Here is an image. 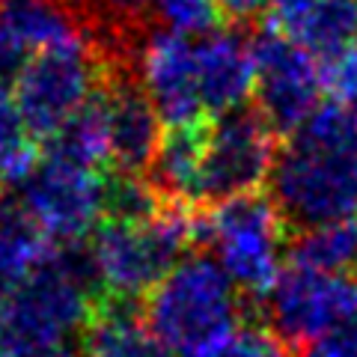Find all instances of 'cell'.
Returning <instances> with one entry per match:
<instances>
[{
  "label": "cell",
  "mask_w": 357,
  "mask_h": 357,
  "mask_svg": "<svg viewBox=\"0 0 357 357\" xmlns=\"http://www.w3.org/2000/svg\"><path fill=\"white\" fill-rule=\"evenodd\" d=\"M319 63L349 51L357 39V0H325L286 33Z\"/></svg>",
  "instance_id": "ac0fdd59"
},
{
  "label": "cell",
  "mask_w": 357,
  "mask_h": 357,
  "mask_svg": "<svg viewBox=\"0 0 357 357\" xmlns=\"http://www.w3.org/2000/svg\"><path fill=\"white\" fill-rule=\"evenodd\" d=\"M295 241L289 248V259L298 268L319 274L351 277L357 268V220H337L316 229L295 232Z\"/></svg>",
  "instance_id": "e0dca14e"
},
{
  "label": "cell",
  "mask_w": 357,
  "mask_h": 357,
  "mask_svg": "<svg viewBox=\"0 0 357 357\" xmlns=\"http://www.w3.org/2000/svg\"><path fill=\"white\" fill-rule=\"evenodd\" d=\"M143 325L178 357H218L241 328L236 283L208 256H185L143 301Z\"/></svg>",
  "instance_id": "7a4b0ae2"
},
{
  "label": "cell",
  "mask_w": 357,
  "mask_h": 357,
  "mask_svg": "<svg viewBox=\"0 0 357 357\" xmlns=\"http://www.w3.org/2000/svg\"><path fill=\"white\" fill-rule=\"evenodd\" d=\"M51 250L54 241L42 236L27 211L0 197V298L24 283Z\"/></svg>",
  "instance_id": "2e32d148"
},
{
  "label": "cell",
  "mask_w": 357,
  "mask_h": 357,
  "mask_svg": "<svg viewBox=\"0 0 357 357\" xmlns=\"http://www.w3.org/2000/svg\"><path fill=\"white\" fill-rule=\"evenodd\" d=\"M268 3H271L274 24L283 33H289L295 24H301V21H304L319 3H325V0H268Z\"/></svg>",
  "instance_id": "484cf974"
},
{
  "label": "cell",
  "mask_w": 357,
  "mask_h": 357,
  "mask_svg": "<svg viewBox=\"0 0 357 357\" xmlns=\"http://www.w3.org/2000/svg\"><path fill=\"white\" fill-rule=\"evenodd\" d=\"M21 208L54 244H77L105 220V173L45 158L21 185Z\"/></svg>",
  "instance_id": "9c48e42d"
},
{
  "label": "cell",
  "mask_w": 357,
  "mask_h": 357,
  "mask_svg": "<svg viewBox=\"0 0 357 357\" xmlns=\"http://www.w3.org/2000/svg\"><path fill=\"white\" fill-rule=\"evenodd\" d=\"M223 9V18L229 21H250L259 15V9L268 3V0H218Z\"/></svg>",
  "instance_id": "4316f807"
},
{
  "label": "cell",
  "mask_w": 357,
  "mask_h": 357,
  "mask_svg": "<svg viewBox=\"0 0 357 357\" xmlns=\"http://www.w3.org/2000/svg\"><path fill=\"white\" fill-rule=\"evenodd\" d=\"M268 328L286 345H310L325 333L357 321V277L286 268L271 289Z\"/></svg>",
  "instance_id": "30bf717a"
},
{
  "label": "cell",
  "mask_w": 357,
  "mask_h": 357,
  "mask_svg": "<svg viewBox=\"0 0 357 357\" xmlns=\"http://www.w3.org/2000/svg\"><path fill=\"white\" fill-rule=\"evenodd\" d=\"M98 96H102L107 116V143H110V167H114V173L122 176L146 173L155 155H158L164 134L158 128L161 119L155 114L149 96L143 93L140 81H134L128 72V60L107 57Z\"/></svg>",
  "instance_id": "8fae6325"
},
{
  "label": "cell",
  "mask_w": 357,
  "mask_h": 357,
  "mask_svg": "<svg viewBox=\"0 0 357 357\" xmlns=\"http://www.w3.org/2000/svg\"><path fill=\"white\" fill-rule=\"evenodd\" d=\"M152 13L164 21V30L182 36H208L223 21L218 0H152Z\"/></svg>",
  "instance_id": "7402d4cb"
},
{
  "label": "cell",
  "mask_w": 357,
  "mask_h": 357,
  "mask_svg": "<svg viewBox=\"0 0 357 357\" xmlns=\"http://www.w3.org/2000/svg\"><path fill=\"white\" fill-rule=\"evenodd\" d=\"M81 15L89 21L105 24L110 33V42L105 45V54L114 57H128L126 42L134 33V27L152 13V0H81Z\"/></svg>",
  "instance_id": "44dd1931"
},
{
  "label": "cell",
  "mask_w": 357,
  "mask_h": 357,
  "mask_svg": "<svg viewBox=\"0 0 357 357\" xmlns=\"http://www.w3.org/2000/svg\"><path fill=\"white\" fill-rule=\"evenodd\" d=\"M256 63V110L274 134H295L321 107V69L310 51L265 24L250 39Z\"/></svg>",
  "instance_id": "ba28073f"
},
{
  "label": "cell",
  "mask_w": 357,
  "mask_h": 357,
  "mask_svg": "<svg viewBox=\"0 0 357 357\" xmlns=\"http://www.w3.org/2000/svg\"><path fill=\"white\" fill-rule=\"evenodd\" d=\"M93 262L75 244H54L36 271L0 298V345L13 351L60 349L96 310Z\"/></svg>",
  "instance_id": "3957f363"
},
{
  "label": "cell",
  "mask_w": 357,
  "mask_h": 357,
  "mask_svg": "<svg viewBox=\"0 0 357 357\" xmlns=\"http://www.w3.org/2000/svg\"><path fill=\"white\" fill-rule=\"evenodd\" d=\"M0 6H3V0H0Z\"/></svg>",
  "instance_id": "f546056e"
},
{
  "label": "cell",
  "mask_w": 357,
  "mask_h": 357,
  "mask_svg": "<svg viewBox=\"0 0 357 357\" xmlns=\"http://www.w3.org/2000/svg\"><path fill=\"white\" fill-rule=\"evenodd\" d=\"M84 331V357H178L146 331L131 301L98 295Z\"/></svg>",
  "instance_id": "9a60e30c"
},
{
  "label": "cell",
  "mask_w": 357,
  "mask_h": 357,
  "mask_svg": "<svg viewBox=\"0 0 357 357\" xmlns=\"http://www.w3.org/2000/svg\"><path fill=\"white\" fill-rule=\"evenodd\" d=\"M319 69L321 86L333 96V102L357 105V45H351L349 51H342L331 60H321Z\"/></svg>",
  "instance_id": "cb8c5ba5"
},
{
  "label": "cell",
  "mask_w": 357,
  "mask_h": 357,
  "mask_svg": "<svg viewBox=\"0 0 357 357\" xmlns=\"http://www.w3.org/2000/svg\"><path fill=\"white\" fill-rule=\"evenodd\" d=\"M271 199L298 232L357 215V119L325 102L295 131L271 170Z\"/></svg>",
  "instance_id": "6da1fadb"
},
{
  "label": "cell",
  "mask_w": 357,
  "mask_h": 357,
  "mask_svg": "<svg viewBox=\"0 0 357 357\" xmlns=\"http://www.w3.org/2000/svg\"><path fill=\"white\" fill-rule=\"evenodd\" d=\"M45 155L51 158H63L81 167H93L98 170L102 161H110V143H107V116H105V105L102 96H93L81 114H77L63 131H57L48 140Z\"/></svg>",
  "instance_id": "d6986e66"
},
{
  "label": "cell",
  "mask_w": 357,
  "mask_h": 357,
  "mask_svg": "<svg viewBox=\"0 0 357 357\" xmlns=\"http://www.w3.org/2000/svg\"><path fill=\"white\" fill-rule=\"evenodd\" d=\"M9 357H75V354L66 351L60 345V349H33V351H13L9 349Z\"/></svg>",
  "instance_id": "83f0119b"
},
{
  "label": "cell",
  "mask_w": 357,
  "mask_h": 357,
  "mask_svg": "<svg viewBox=\"0 0 357 357\" xmlns=\"http://www.w3.org/2000/svg\"><path fill=\"white\" fill-rule=\"evenodd\" d=\"M140 86L170 128L208 122L197 81V42L173 30H155L140 42Z\"/></svg>",
  "instance_id": "7c38bea8"
},
{
  "label": "cell",
  "mask_w": 357,
  "mask_h": 357,
  "mask_svg": "<svg viewBox=\"0 0 357 357\" xmlns=\"http://www.w3.org/2000/svg\"><path fill=\"white\" fill-rule=\"evenodd\" d=\"M354 119H357V110H354Z\"/></svg>",
  "instance_id": "f1b7e54d"
},
{
  "label": "cell",
  "mask_w": 357,
  "mask_h": 357,
  "mask_svg": "<svg viewBox=\"0 0 357 357\" xmlns=\"http://www.w3.org/2000/svg\"><path fill=\"white\" fill-rule=\"evenodd\" d=\"M197 241L199 211L164 203L146 220H102L93 236L89 262L102 295L134 301L149 295Z\"/></svg>",
  "instance_id": "277c9868"
},
{
  "label": "cell",
  "mask_w": 357,
  "mask_h": 357,
  "mask_svg": "<svg viewBox=\"0 0 357 357\" xmlns=\"http://www.w3.org/2000/svg\"><path fill=\"white\" fill-rule=\"evenodd\" d=\"M298 357H357V325H345L298 349Z\"/></svg>",
  "instance_id": "d4e9b609"
},
{
  "label": "cell",
  "mask_w": 357,
  "mask_h": 357,
  "mask_svg": "<svg viewBox=\"0 0 357 357\" xmlns=\"http://www.w3.org/2000/svg\"><path fill=\"white\" fill-rule=\"evenodd\" d=\"M84 15L69 0H3L0 6V75L30 57L86 39Z\"/></svg>",
  "instance_id": "4fadbf2b"
},
{
  "label": "cell",
  "mask_w": 357,
  "mask_h": 357,
  "mask_svg": "<svg viewBox=\"0 0 357 357\" xmlns=\"http://www.w3.org/2000/svg\"><path fill=\"white\" fill-rule=\"evenodd\" d=\"M197 81L206 114L241 110L256 89V63L250 42L238 30H215L197 42Z\"/></svg>",
  "instance_id": "5bb4252c"
},
{
  "label": "cell",
  "mask_w": 357,
  "mask_h": 357,
  "mask_svg": "<svg viewBox=\"0 0 357 357\" xmlns=\"http://www.w3.org/2000/svg\"><path fill=\"white\" fill-rule=\"evenodd\" d=\"M277 134L259 110H232L211 116L197 176V206H220L259 194L277 164Z\"/></svg>",
  "instance_id": "52a82bcc"
},
{
  "label": "cell",
  "mask_w": 357,
  "mask_h": 357,
  "mask_svg": "<svg viewBox=\"0 0 357 357\" xmlns=\"http://www.w3.org/2000/svg\"><path fill=\"white\" fill-rule=\"evenodd\" d=\"M105 51L93 36L48 48L15 72V105L33 140L48 143L93 102L105 77Z\"/></svg>",
  "instance_id": "8992f818"
},
{
  "label": "cell",
  "mask_w": 357,
  "mask_h": 357,
  "mask_svg": "<svg viewBox=\"0 0 357 357\" xmlns=\"http://www.w3.org/2000/svg\"><path fill=\"white\" fill-rule=\"evenodd\" d=\"M199 241L215 248L218 265L250 298H268L283 274L286 220L265 194L229 199L206 215L199 211Z\"/></svg>",
  "instance_id": "5b68a950"
},
{
  "label": "cell",
  "mask_w": 357,
  "mask_h": 357,
  "mask_svg": "<svg viewBox=\"0 0 357 357\" xmlns=\"http://www.w3.org/2000/svg\"><path fill=\"white\" fill-rule=\"evenodd\" d=\"M218 357H289V345L268 325L248 321V325H241L232 333L227 349Z\"/></svg>",
  "instance_id": "603a6c76"
},
{
  "label": "cell",
  "mask_w": 357,
  "mask_h": 357,
  "mask_svg": "<svg viewBox=\"0 0 357 357\" xmlns=\"http://www.w3.org/2000/svg\"><path fill=\"white\" fill-rule=\"evenodd\" d=\"M36 164V146L18 114L15 93L0 77V185H24Z\"/></svg>",
  "instance_id": "ffe728a7"
}]
</instances>
